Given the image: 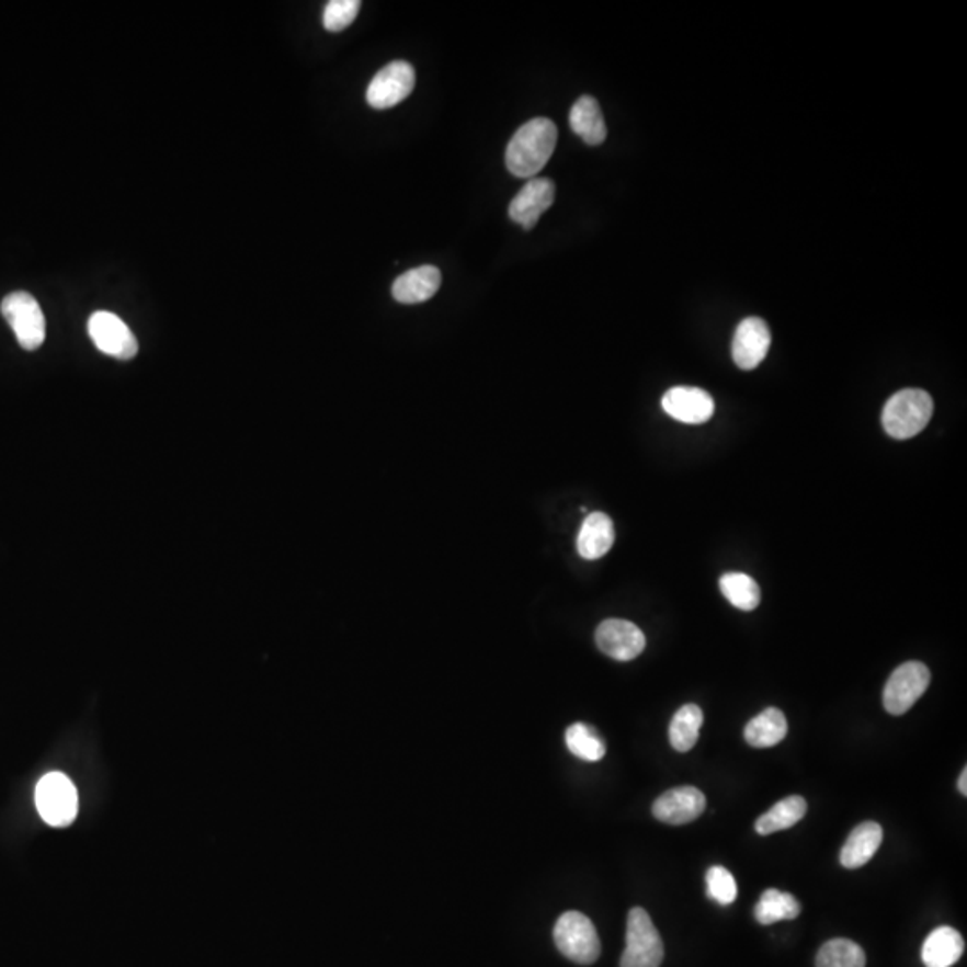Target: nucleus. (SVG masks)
Listing matches in <instances>:
<instances>
[{"label":"nucleus","instance_id":"obj_1","mask_svg":"<svg viewBox=\"0 0 967 967\" xmlns=\"http://www.w3.org/2000/svg\"><path fill=\"white\" fill-rule=\"evenodd\" d=\"M557 127L550 118H533L509 140L505 166L513 177L533 180L556 151Z\"/></svg>","mask_w":967,"mask_h":967},{"label":"nucleus","instance_id":"obj_2","mask_svg":"<svg viewBox=\"0 0 967 967\" xmlns=\"http://www.w3.org/2000/svg\"><path fill=\"white\" fill-rule=\"evenodd\" d=\"M933 400L923 389H903L890 396L881 412V423L890 437L910 440L929 425Z\"/></svg>","mask_w":967,"mask_h":967},{"label":"nucleus","instance_id":"obj_3","mask_svg":"<svg viewBox=\"0 0 967 967\" xmlns=\"http://www.w3.org/2000/svg\"><path fill=\"white\" fill-rule=\"evenodd\" d=\"M554 941L572 963L590 966L601 955V938L591 919L581 912H565L557 919Z\"/></svg>","mask_w":967,"mask_h":967},{"label":"nucleus","instance_id":"obj_4","mask_svg":"<svg viewBox=\"0 0 967 967\" xmlns=\"http://www.w3.org/2000/svg\"><path fill=\"white\" fill-rule=\"evenodd\" d=\"M663 957V941L649 913L640 907L630 910L621 967H660Z\"/></svg>","mask_w":967,"mask_h":967},{"label":"nucleus","instance_id":"obj_5","mask_svg":"<svg viewBox=\"0 0 967 967\" xmlns=\"http://www.w3.org/2000/svg\"><path fill=\"white\" fill-rule=\"evenodd\" d=\"M35 801L42 819L54 828L72 824L78 816V790L61 772H49L39 780Z\"/></svg>","mask_w":967,"mask_h":967},{"label":"nucleus","instance_id":"obj_6","mask_svg":"<svg viewBox=\"0 0 967 967\" xmlns=\"http://www.w3.org/2000/svg\"><path fill=\"white\" fill-rule=\"evenodd\" d=\"M2 316L15 332L20 346L35 352L45 341V316L30 293H13L0 305Z\"/></svg>","mask_w":967,"mask_h":967},{"label":"nucleus","instance_id":"obj_7","mask_svg":"<svg viewBox=\"0 0 967 967\" xmlns=\"http://www.w3.org/2000/svg\"><path fill=\"white\" fill-rule=\"evenodd\" d=\"M929 667L921 661H909L892 672L885 684L884 706L890 715H903L918 703L929 689Z\"/></svg>","mask_w":967,"mask_h":967},{"label":"nucleus","instance_id":"obj_8","mask_svg":"<svg viewBox=\"0 0 967 967\" xmlns=\"http://www.w3.org/2000/svg\"><path fill=\"white\" fill-rule=\"evenodd\" d=\"M416 87L414 67L407 61H393L378 70L367 87L366 101L375 110H387L406 101Z\"/></svg>","mask_w":967,"mask_h":967},{"label":"nucleus","instance_id":"obj_9","mask_svg":"<svg viewBox=\"0 0 967 967\" xmlns=\"http://www.w3.org/2000/svg\"><path fill=\"white\" fill-rule=\"evenodd\" d=\"M93 344L110 357L129 361L138 353V341L123 319L115 314L99 310L89 321Z\"/></svg>","mask_w":967,"mask_h":967},{"label":"nucleus","instance_id":"obj_10","mask_svg":"<svg viewBox=\"0 0 967 967\" xmlns=\"http://www.w3.org/2000/svg\"><path fill=\"white\" fill-rule=\"evenodd\" d=\"M596 647L616 661H630L644 652L645 635L633 622L610 618L596 627Z\"/></svg>","mask_w":967,"mask_h":967},{"label":"nucleus","instance_id":"obj_11","mask_svg":"<svg viewBox=\"0 0 967 967\" xmlns=\"http://www.w3.org/2000/svg\"><path fill=\"white\" fill-rule=\"evenodd\" d=\"M554 200H556V185L553 180L533 178L522 186V191L511 201L509 217L525 230H531L536 226L539 217L554 205Z\"/></svg>","mask_w":967,"mask_h":967},{"label":"nucleus","instance_id":"obj_12","mask_svg":"<svg viewBox=\"0 0 967 967\" xmlns=\"http://www.w3.org/2000/svg\"><path fill=\"white\" fill-rule=\"evenodd\" d=\"M663 411L686 425H701L714 416L715 401L709 393L698 387H672L661 400Z\"/></svg>","mask_w":967,"mask_h":967},{"label":"nucleus","instance_id":"obj_13","mask_svg":"<svg viewBox=\"0 0 967 967\" xmlns=\"http://www.w3.org/2000/svg\"><path fill=\"white\" fill-rule=\"evenodd\" d=\"M771 348V330L767 322L760 318L743 319L735 332L733 361L740 369H754L767 357Z\"/></svg>","mask_w":967,"mask_h":967},{"label":"nucleus","instance_id":"obj_14","mask_svg":"<svg viewBox=\"0 0 967 967\" xmlns=\"http://www.w3.org/2000/svg\"><path fill=\"white\" fill-rule=\"evenodd\" d=\"M706 810V797L695 787L672 788L656 799L652 816L667 824H689L703 816Z\"/></svg>","mask_w":967,"mask_h":967},{"label":"nucleus","instance_id":"obj_15","mask_svg":"<svg viewBox=\"0 0 967 967\" xmlns=\"http://www.w3.org/2000/svg\"><path fill=\"white\" fill-rule=\"evenodd\" d=\"M441 287V271L434 265H421L401 274L393 284V298L398 304H423Z\"/></svg>","mask_w":967,"mask_h":967},{"label":"nucleus","instance_id":"obj_16","mask_svg":"<svg viewBox=\"0 0 967 967\" xmlns=\"http://www.w3.org/2000/svg\"><path fill=\"white\" fill-rule=\"evenodd\" d=\"M881 841H884V830L878 822H862L851 831L847 841L842 845L841 864L845 869H858L875 856Z\"/></svg>","mask_w":967,"mask_h":967},{"label":"nucleus","instance_id":"obj_17","mask_svg":"<svg viewBox=\"0 0 967 967\" xmlns=\"http://www.w3.org/2000/svg\"><path fill=\"white\" fill-rule=\"evenodd\" d=\"M613 543H615V527L610 516L604 513H591L579 531L577 550L581 557L593 561L606 556Z\"/></svg>","mask_w":967,"mask_h":967},{"label":"nucleus","instance_id":"obj_18","mask_svg":"<svg viewBox=\"0 0 967 967\" xmlns=\"http://www.w3.org/2000/svg\"><path fill=\"white\" fill-rule=\"evenodd\" d=\"M964 948L963 935L957 930L941 926L924 941L921 958L926 967H952L963 957Z\"/></svg>","mask_w":967,"mask_h":967},{"label":"nucleus","instance_id":"obj_19","mask_svg":"<svg viewBox=\"0 0 967 967\" xmlns=\"http://www.w3.org/2000/svg\"><path fill=\"white\" fill-rule=\"evenodd\" d=\"M570 126L577 137H581L590 146H601L607 137V127L604 123L601 106L590 95L577 99L570 112Z\"/></svg>","mask_w":967,"mask_h":967},{"label":"nucleus","instance_id":"obj_20","mask_svg":"<svg viewBox=\"0 0 967 967\" xmlns=\"http://www.w3.org/2000/svg\"><path fill=\"white\" fill-rule=\"evenodd\" d=\"M788 724L787 718L783 715L782 709L767 708L762 714L752 718L751 723L743 729L746 742L752 748H774L787 737Z\"/></svg>","mask_w":967,"mask_h":967},{"label":"nucleus","instance_id":"obj_21","mask_svg":"<svg viewBox=\"0 0 967 967\" xmlns=\"http://www.w3.org/2000/svg\"><path fill=\"white\" fill-rule=\"evenodd\" d=\"M806 816V801L801 796L785 797L777 805L772 806L771 810L765 811L756 821L758 833L760 835H771L776 831L788 830L792 826L803 821Z\"/></svg>","mask_w":967,"mask_h":967},{"label":"nucleus","instance_id":"obj_22","mask_svg":"<svg viewBox=\"0 0 967 967\" xmlns=\"http://www.w3.org/2000/svg\"><path fill=\"white\" fill-rule=\"evenodd\" d=\"M703 723V709L698 708L697 704H684L670 723L669 737L672 748L680 752H689L690 749H694Z\"/></svg>","mask_w":967,"mask_h":967},{"label":"nucleus","instance_id":"obj_23","mask_svg":"<svg viewBox=\"0 0 967 967\" xmlns=\"http://www.w3.org/2000/svg\"><path fill=\"white\" fill-rule=\"evenodd\" d=\"M801 913V905L796 896L777 889H767L754 909V918L760 924H774L777 921H792Z\"/></svg>","mask_w":967,"mask_h":967},{"label":"nucleus","instance_id":"obj_24","mask_svg":"<svg viewBox=\"0 0 967 967\" xmlns=\"http://www.w3.org/2000/svg\"><path fill=\"white\" fill-rule=\"evenodd\" d=\"M720 591L735 607L742 611L756 610L762 601V591L748 573L729 572L720 577Z\"/></svg>","mask_w":967,"mask_h":967},{"label":"nucleus","instance_id":"obj_25","mask_svg":"<svg viewBox=\"0 0 967 967\" xmlns=\"http://www.w3.org/2000/svg\"><path fill=\"white\" fill-rule=\"evenodd\" d=\"M817 967H865V953L850 938H833L819 949Z\"/></svg>","mask_w":967,"mask_h":967},{"label":"nucleus","instance_id":"obj_26","mask_svg":"<svg viewBox=\"0 0 967 967\" xmlns=\"http://www.w3.org/2000/svg\"><path fill=\"white\" fill-rule=\"evenodd\" d=\"M567 748L572 754L587 762H599L606 754V746L602 738L587 726V724H572L567 729Z\"/></svg>","mask_w":967,"mask_h":967},{"label":"nucleus","instance_id":"obj_27","mask_svg":"<svg viewBox=\"0 0 967 967\" xmlns=\"http://www.w3.org/2000/svg\"><path fill=\"white\" fill-rule=\"evenodd\" d=\"M359 11H361L359 0H330L322 13V25L325 30L339 33L355 22Z\"/></svg>","mask_w":967,"mask_h":967},{"label":"nucleus","instance_id":"obj_28","mask_svg":"<svg viewBox=\"0 0 967 967\" xmlns=\"http://www.w3.org/2000/svg\"><path fill=\"white\" fill-rule=\"evenodd\" d=\"M708 896L720 905H731L737 899L738 889L735 876L723 865H714L706 873Z\"/></svg>","mask_w":967,"mask_h":967},{"label":"nucleus","instance_id":"obj_29","mask_svg":"<svg viewBox=\"0 0 967 967\" xmlns=\"http://www.w3.org/2000/svg\"><path fill=\"white\" fill-rule=\"evenodd\" d=\"M958 790L963 796H967V769H964L963 774H960V780H958Z\"/></svg>","mask_w":967,"mask_h":967}]
</instances>
